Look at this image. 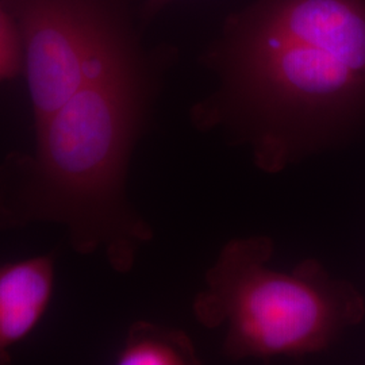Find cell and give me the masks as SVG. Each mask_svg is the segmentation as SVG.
I'll use <instances>...</instances> for the list:
<instances>
[{"mask_svg": "<svg viewBox=\"0 0 365 365\" xmlns=\"http://www.w3.org/2000/svg\"><path fill=\"white\" fill-rule=\"evenodd\" d=\"M210 64L220 86L194 122L279 173L365 128V0H260L230 21Z\"/></svg>", "mask_w": 365, "mask_h": 365, "instance_id": "1", "label": "cell"}, {"mask_svg": "<svg viewBox=\"0 0 365 365\" xmlns=\"http://www.w3.org/2000/svg\"><path fill=\"white\" fill-rule=\"evenodd\" d=\"M144 78L134 53L86 80L38 130L30 196L21 220L61 222L80 253L105 248L128 272L152 232L125 200ZM19 220V221H21Z\"/></svg>", "mask_w": 365, "mask_h": 365, "instance_id": "2", "label": "cell"}, {"mask_svg": "<svg viewBox=\"0 0 365 365\" xmlns=\"http://www.w3.org/2000/svg\"><path fill=\"white\" fill-rule=\"evenodd\" d=\"M274 245L267 235L227 241L194 299L195 319L225 327L222 352L230 360L322 352L363 322L364 297L318 260L292 271L271 268Z\"/></svg>", "mask_w": 365, "mask_h": 365, "instance_id": "3", "label": "cell"}, {"mask_svg": "<svg viewBox=\"0 0 365 365\" xmlns=\"http://www.w3.org/2000/svg\"><path fill=\"white\" fill-rule=\"evenodd\" d=\"M16 24L39 128L81 84L130 48L96 0H0Z\"/></svg>", "mask_w": 365, "mask_h": 365, "instance_id": "4", "label": "cell"}, {"mask_svg": "<svg viewBox=\"0 0 365 365\" xmlns=\"http://www.w3.org/2000/svg\"><path fill=\"white\" fill-rule=\"evenodd\" d=\"M53 255L0 265V364L38 324L52 298Z\"/></svg>", "mask_w": 365, "mask_h": 365, "instance_id": "5", "label": "cell"}, {"mask_svg": "<svg viewBox=\"0 0 365 365\" xmlns=\"http://www.w3.org/2000/svg\"><path fill=\"white\" fill-rule=\"evenodd\" d=\"M199 363L191 339L176 329L138 321L129 329L123 349L118 356L122 365H195Z\"/></svg>", "mask_w": 365, "mask_h": 365, "instance_id": "6", "label": "cell"}, {"mask_svg": "<svg viewBox=\"0 0 365 365\" xmlns=\"http://www.w3.org/2000/svg\"><path fill=\"white\" fill-rule=\"evenodd\" d=\"M24 66V48L11 14L0 3V83L19 75Z\"/></svg>", "mask_w": 365, "mask_h": 365, "instance_id": "7", "label": "cell"}, {"mask_svg": "<svg viewBox=\"0 0 365 365\" xmlns=\"http://www.w3.org/2000/svg\"><path fill=\"white\" fill-rule=\"evenodd\" d=\"M167 1H170V0H149L148 1V9H149V11H156L161 6H164Z\"/></svg>", "mask_w": 365, "mask_h": 365, "instance_id": "8", "label": "cell"}]
</instances>
